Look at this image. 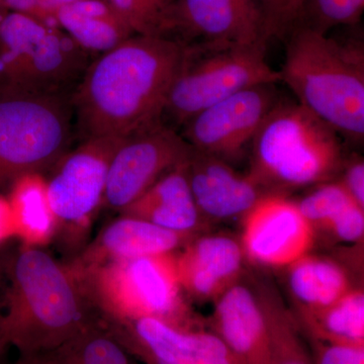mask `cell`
Returning <instances> with one entry per match:
<instances>
[{"instance_id": "obj_1", "label": "cell", "mask_w": 364, "mask_h": 364, "mask_svg": "<svg viewBox=\"0 0 364 364\" xmlns=\"http://www.w3.org/2000/svg\"><path fill=\"white\" fill-rule=\"evenodd\" d=\"M186 43L134 35L104 53L79 87V121L88 138H126L161 121Z\"/></svg>"}, {"instance_id": "obj_2", "label": "cell", "mask_w": 364, "mask_h": 364, "mask_svg": "<svg viewBox=\"0 0 364 364\" xmlns=\"http://www.w3.org/2000/svg\"><path fill=\"white\" fill-rule=\"evenodd\" d=\"M7 311L0 335L20 355L58 348L102 320L82 279L36 246H23L9 259Z\"/></svg>"}, {"instance_id": "obj_3", "label": "cell", "mask_w": 364, "mask_h": 364, "mask_svg": "<svg viewBox=\"0 0 364 364\" xmlns=\"http://www.w3.org/2000/svg\"><path fill=\"white\" fill-rule=\"evenodd\" d=\"M282 81L314 116L350 142L364 136V47L296 26L284 41Z\"/></svg>"}, {"instance_id": "obj_4", "label": "cell", "mask_w": 364, "mask_h": 364, "mask_svg": "<svg viewBox=\"0 0 364 364\" xmlns=\"http://www.w3.org/2000/svg\"><path fill=\"white\" fill-rule=\"evenodd\" d=\"M249 176L267 193L332 181L344 163L339 135L299 102L274 105L254 136Z\"/></svg>"}, {"instance_id": "obj_5", "label": "cell", "mask_w": 364, "mask_h": 364, "mask_svg": "<svg viewBox=\"0 0 364 364\" xmlns=\"http://www.w3.org/2000/svg\"><path fill=\"white\" fill-rule=\"evenodd\" d=\"M176 253L74 269L102 320L154 318L182 328L200 327L179 284Z\"/></svg>"}, {"instance_id": "obj_6", "label": "cell", "mask_w": 364, "mask_h": 364, "mask_svg": "<svg viewBox=\"0 0 364 364\" xmlns=\"http://www.w3.org/2000/svg\"><path fill=\"white\" fill-rule=\"evenodd\" d=\"M267 47L231 43L186 44L163 114L183 126L203 109L238 91L282 81L265 59Z\"/></svg>"}, {"instance_id": "obj_7", "label": "cell", "mask_w": 364, "mask_h": 364, "mask_svg": "<svg viewBox=\"0 0 364 364\" xmlns=\"http://www.w3.org/2000/svg\"><path fill=\"white\" fill-rule=\"evenodd\" d=\"M70 132L66 105L53 93L0 90V188L59 161Z\"/></svg>"}, {"instance_id": "obj_8", "label": "cell", "mask_w": 364, "mask_h": 364, "mask_svg": "<svg viewBox=\"0 0 364 364\" xmlns=\"http://www.w3.org/2000/svg\"><path fill=\"white\" fill-rule=\"evenodd\" d=\"M82 50L54 26L7 11L0 23V90L52 93L80 70Z\"/></svg>"}, {"instance_id": "obj_9", "label": "cell", "mask_w": 364, "mask_h": 364, "mask_svg": "<svg viewBox=\"0 0 364 364\" xmlns=\"http://www.w3.org/2000/svg\"><path fill=\"white\" fill-rule=\"evenodd\" d=\"M279 100L275 83L245 88L189 119L183 124L182 138L193 150L232 163L250 147Z\"/></svg>"}, {"instance_id": "obj_10", "label": "cell", "mask_w": 364, "mask_h": 364, "mask_svg": "<svg viewBox=\"0 0 364 364\" xmlns=\"http://www.w3.org/2000/svg\"><path fill=\"white\" fill-rule=\"evenodd\" d=\"M193 150L161 121L127 136L109 164L102 203L121 213L167 172L188 161Z\"/></svg>"}, {"instance_id": "obj_11", "label": "cell", "mask_w": 364, "mask_h": 364, "mask_svg": "<svg viewBox=\"0 0 364 364\" xmlns=\"http://www.w3.org/2000/svg\"><path fill=\"white\" fill-rule=\"evenodd\" d=\"M126 138H88L71 154L60 159L46 188L54 229L62 226L66 231L68 227H85L104 202L109 164Z\"/></svg>"}, {"instance_id": "obj_12", "label": "cell", "mask_w": 364, "mask_h": 364, "mask_svg": "<svg viewBox=\"0 0 364 364\" xmlns=\"http://www.w3.org/2000/svg\"><path fill=\"white\" fill-rule=\"evenodd\" d=\"M241 219L244 256L258 267L286 269L315 243V229L282 193H265Z\"/></svg>"}, {"instance_id": "obj_13", "label": "cell", "mask_w": 364, "mask_h": 364, "mask_svg": "<svg viewBox=\"0 0 364 364\" xmlns=\"http://www.w3.org/2000/svg\"><path fill=\"white\" fill-rule=\"evenodd\" d=\"M277 299L242 274L215 301L210 330L239 364H272V314Z\"/></svg>"}, {"instance_id": "obj_14", "label": "cell", "mask_w": 364, "mask_h": 364, "mask_svg": "<svg viewBox=\"0 0 364 364\" xmlns=\"http://www.w3.org/2000/svg\"><path fill=\"white\" fill-rule=\"evenodd\" d=\"M104 322L145 364H239L224 342L203 326L182 328L154 318Z\"/></svg>"}, {"instance_id": "obj_15", "label": "cell", "mask_w": 364, "mask_h": 364, "mask_svg": "<svg viewBox=\"0 0 364 364\" xmlns=\"http://www.w3.org/2000/svg\"><path fill=\"white\" fill-rule=\"evenodd\" d=\"M174 31L186 44H268L257 0H176L169 33Z\"/></svg>"}, {"instance_id": "obj_16", "label": "cell", "mask_w": 364, "mask_h": 364, "mask_svg": "<svg viewBox=\"0 0 364 364\" xmlns=\"http://www.w3.org/2000/svg\"><path fill=\"white\" fill-rule=\"evenodd\" d=\"M244 258L233 237L198 235L176 255L182 291L198 301H215L243 274Z\"/></svg>"}, {"instance_id": "obj_17", "label": "cell", "mask_w": 364, "mask_h": 364, "mask_svg": "<svg viewBox=\"0 0 364 364\" xmlns=\"http://www.w3.org/2000/svg\"><path fill=\"white\" fill-rule=\"evenodd\" d=\"M188 176L196 205L208 223L242 218L267 193L231 163L196 150L188 161Z\"/></svg>"}, {"instance_id": "obj_18", "label": "cell", "mask_w": 364, "mask_h": 364, "mask_svg": "<svg viewBox=\"0 0 364 364\" xmlns=\"http://www.w3.org/2000/svg\"><path fill=\"white\" fill-rule=\"evenodd\" d=\"M193 238L139 218L121 215L102 228L72 265L80 270L90 269L117 261L174 254Z\"/></svg>"}, {"instance_id": "obj_19", "label": "cell", "mask_w": 364, "mask_h": 364, "mask_svg": "<svg viewBox=\"0 0 364 364\" xmlns=\"http://www.w3.org/2000/svg\"><path fill=\"white\" fill-rule=\"evenodd\" d=\"M188 161L167 172L119 214L145 220L176 233L198 236L208 222L191 193Z\"/></svg>"}, {"instance_id": "obj_20", "label": "cell", "mask_w": 364, "mask_h": 364, "mask_svg": "<svg viewBox=\"0 0 364 364\" xmlns=\"http://www.w3.org/2000/svg\"><path fill=\"white\" fill-rule=\"evenodd\" d=\"M55 21L82 49L105 53L135 35L111 2L74 0L55 11Z\"/></svg>"}, {"instance_id": "obj_21", "label": "cell", "mask_w": 364, "mask_h": 364, "mask_svg": "<svg viewBox=\"0 0 364 364\" xmlns=\"http://www.w3.org/2000/svg\"><path fill=\"white\" fill-rule=\"evenodd\" d=\"M286 272L287 289L299 315L327 308L354 287L343 265L311 252L287 267Z\"/></svg>"}, {"instance_id": "obj_22", "label": "cell", "mask_w": 364, "mask_h": 364, "mask_svg": "<svg viewBox=\"0 0 364 364\" xmlns=\"http://www.w3.org/2000/svg\"><path fill=\"white\" fill-rule=\"evenodd\" d=\"M299 327L308 339L364 346V291L354 287L318 312L299 315Z\"/></svg>"}, {"instance_id": "obj_23", "label": "cell", "mask_w": 364, "mask_h": 364, "mask_svg": "<svg viewBox=\"0 0 364 364\" xmlns=\"http://www.w3.org/2000/svg\"><path fill=\"white\" fill-rule=\"evenodd\" d=\"M41 355L44 364H136L104 320Z\"/></svg>"}, {"instance_id": "obj_24", "label": "cell", "mask_w": 364, "mask_h": 364, "mask_svg": "<svg viewBox=\"0 0 364 364\" xmlns=\"http://www.w3.org/2000/svg\"><path fill=\"white\" fill-rule=\"evenodd\" d=\"M272 364H314L298 322L279 301L272 314Z\"/></svg>"}, {"instance_id": "obj_25", "label": "cell", "mask_w": 364, "mask_h": 364, "mask_svg": "<svg viewBox=\"0 0 364 364\" xmlns=\"http://www.w3.org/2000/svg\"><path fill=\"white\" fill-rule=\"evenodd\" d=\"M363 9L364 0H306L298 26L327 35L338 26H355Z\"/></svg>"}, {"instance_id": "obj_26", "label": "cell", "mask_w": 364, "mask_h": 364, "mask_svg": "<svg viewBox=\"0 0 364 364\" xmlns=\"http://www.w3.org/2000/svg\"><path fill=\"white\" fill-rule=\"evenodd\" d=\"M135 35L166 36L176 0H109Z\"/></svg>"}, {"instance_id": "obj_27", "label": "cell", "mask_w": 364, "mask_h": 364, "mask_svg": "<svg viewBox=\"0 0 364 364\" xmlns=\"http://www.w3.org/2000/svg\"><path fill=\"white\" fill-rule=\"evenodd\" d=\"M296 203L301 214L316 229L325 226L342 210L356 203L341 182L330 181L317 184L316 188Z\"/></svg>"}, {"instance_id": "obj_28", "label": "cell", "mask_w": 364, "mask_h": 364, "mask_svg": "<svg viewBox=\"0 0 364 364\" xmlns=\"http://www.w3.org/2000/svg\"><path fill=\"white\" fill-rule=\"evenodd\" d=\"M306 0H257L268 42L286 41L298 26Z\"/></svg>"}, {"instance_id": "obj_29", "label": "cell", "mask_w": 364, "mask_h": 364, "mask_svg": "<svg viewBox=\"0 0 364 364\" xmlns=\"http://www.w3.org/2000/svg\"><path fill=\"white\" fill-rule=\"evenodd\" d=\"M322 229L329 232L337 240L345 243L363 242L364 235V208L351 203L333 217Z\"/></svg>"}, {"instance_id": "obj_30", "label": "cell", "mask_w": 364, "mask_h": 364, "mask_svg": "<svg viewBox=\"0 0 364 364\" xmlns=\"http://www.w3.org/2000/svg\"><path fill=\"white\" fill-rule=\"evenodd\" d=\"M314 364H364V346L306 338Z\"/></svg>"}, {"instance_id": "obj_31", "label": "cell", "mask_w": 364, "mask_h": 364, "mask_svg": "<svg viewBox=\"0 0 364 364\" xmlns=\"http://www.w3.org/2000/svg\"><path fill=\"white\" fill-rule=\"evenodd\" d=\"M341 171L342 186L359 207L364 208V162L363 157L352 156L345 159Z\"/></svg>"}, {"instance_id": "obj_32", "label": "cell", "mask_w": 364, "mask_h": 364, "mask_svg": "<svg viewBox=\"0 0 364 364\" xmlns=\"http://www.w3.org/2000/svg\"><path fill=\"white\" fill-rule=\"evenodd\" d=\"M71 1H74V0H37L41 9H43L50 21H55V11L60 6Z\"/></svg>"}, {"instance_id": "obj_33", "label": "cell", "mask_w": 364, "mask_h": 364, "mask_svg": "<svg viewBox=\"0 0 364 364\" xmlns=\"http://www.w3.org/2000/svg\"><path fill=\"white\" fill-rule=\"evenodd\" d=\"M14 364H44L42 355H20L16 363Z\"/></svg>"}, {"instance_id": "obj_34", "label": "cell", "mask_w": 364, "mask_h": 364, "mask_svg": "<svg viewBox=\"0 0 364 364\" xmlns=\"http://www.w3.org/2000/svg\"><path fill=\"white\" fill-rule=\"evenodd\" d=\"M9 345L6 343V340L2 338L1 335H0V364L4 363V355H6V351L7 347Z\"/></svg>"}, {"instance_id": "obj_35", "label": "cell", "mask_w": 364, "mask_h": 364, "mask_svg": "<svg viewBox=\"0 0 364 364\" xmlns=\"http://www.w3.org/2000/svg\"><path fill=\"white\" fill-rule=\"evenodd\" d=\"M7 11H7L6 6H4V1L0 0V23H1L2 18L6 16Z\"/></svg>"}, {"instance_id": "obj_36", "label": "cell", "mask_w": 364, "mask_h": 364, "mask_svg": "<svg viewBox=\"0 0 364 364\" xmlns=\"http://www.w3.org/2000/svg\"><path fill=\"white\" fill-rule=\"evenodd\" d=\"M0 222H1V210H0Z\"/></svg>"}, {"instance_id": "obj_37", "label": "cell", "mask_w": 364, "mask_h": 364, "mask_svg": "<svg viewBox=\"0 0 364 364\" xmlns=\"http://www.w3.org/2000/svg\"><path fill=\"white\" fill-rule=\"evenodd\" d=\"M105 1H109V2H111V1H109V0H105Z\"/></svg>"}]
</instances>
